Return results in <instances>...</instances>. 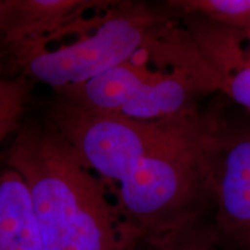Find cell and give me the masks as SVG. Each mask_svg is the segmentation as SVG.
Returning a JSON list of instances; mask_svg holds the SVG:
<instances>
[{"label": "cell", "instance_id": "obj_3", "mask_svg": "<svg viewBox=\"0 0 250 250\" xmlns=\"http://www.w3.org/2000/svg\"><path fill=\"white\" fill-rule=\"evenodd\" d=\"M224 85L225 78L212 68H151L126 62L86 83L57 92V96L92 110L151 122L201 110L199 100L223 93Z\"/></svg>", "mask_w": 250, "mask_h": 250}, {"label": "cell", "instance_id": "obj_2", "mask_svg": "<svg viewBox=\"0 0 250 250\" xmlns=\"http://www.w3.org/2000/svg\"><path fill=\"white\" fill-rule=\"evenodd\" d=\"M7 165L27 184L44 250H134L143 240L51 124L19 131Z\"/></svg>", "mask_w": 250, "mask_h": 250}, {"label": "cell", "instance_id": "obj_9", "mask_svg": "<svg viewBox=\"0 0 250 250\" xmlns=\"http://www.w3.org/2000/svg\"><path fill=\"white\" fill-rule=\"evenodd\" d=\"M174 7L241 33L250 30V0H189L174 1Z\"/></svg>", "mask_w": 250, "mask_h": 250}, {"label": "cell", "instance_id": "obj_7", "mask_svg": "<svg viewBox=\"0 0 250 250\" xmlns=\"http://www.w3.org/2000/svg\"><path fill=\"white\" fill-rule=\"evenodd\" d=\"M98 1L79 0H13L11 13L1 28L12 46L41 42L44 34L59 29L77 14Z\"/></svg>", "mask_w": 250, "mask_h": 250}, {"label": "cell", "instance_id": "obj_10", "mask_svg": "<svg viewBox=\"0 0 250 250\" xmlns=\"http://www.w3.org/2000/svg\"><path fill=\"white\" fill-rule=\"evenodd\" d=\"M28 99L29 85L26 79H0V146L18 130Z\"/></svg>", "mask_w": 250, "mask_h": 250}, {"label": "cell", "instance_id": "obj_1", "mask_svg": "<svg viewBox=\"0 0 250 250\" xmlns=\"http://www.w3.org/2000/svg\"><path fill=\"white\" fill-rule=\"evenodd\" d=\"M49 120L90 169L116 184L117 210L144 241L211 213L220 116L133 121L57 96Z\"/></svg>", "mask_w": 250, "mask_h": 250}, {"label": "cell", "instance_id": "obj_6", "mask_svg": "<svg viewBox=\"0 0 250 250\" xmlns=\"http://www.w3.org/2000/svg\"><path fill=\"white\" fill-rule=\"evenodd\" d=\"M0 250H44L29 190L11 167L0 171Z\"/></svg>", "mask_w": 250, "mask_h": 250}, {"label": "cell", "instance_id": "obj_5", "mask_svg": "<svg viewBox=\"0 0 250 250\" xmlns=\"http://www.w3.org/2000/svg\"><path fill=\"white\" fill-rule=\"evenodd\" d=\"M211 213L227 250H250V114L220 117L212 162Z\"/></svg>", "mask_w": 250, "mask_h": 250}, {"label": "cell", "instance_id": "obj_4", "mask_svg": "<svg viewBox=\"0 0 250 250\" xmlns=\"http://www.w3.org/2000/svg\"><path fill=\"white\" fill-rule=\"evenodd\" d=\"M168 26L147 5H122L90 35L54 50L40 43L17 46L14 58L27 77L61 92L130 62Z\"/></svg>", "mask_w": 250, "mask_h": 250}, {"label": "cell", "instance_id": "obj_8", "mask_svg": "<svg viewBox=\"0 0 250 250\" xmlns=\"http://www.w3.org/2000/svg\"><path fill=\"white\" fill-rule=\"evenodd\" d=\"M146 250H226L212 213L196 219L165 235L146 241Z\"/></svg>", "mask_w": 250, "mask_h": 250}, {"label": "cell", "instance_id": "obj_13", "mask_svg": "<svg viewBox=\"0 0 250 250\" xmlns=\"http://www.w3.org/2000/svg\"><path fill=\"white\" fill-rule=\"evenodd\" d=\"M226 250H227V249H226Z\"/></svg>", "mask_w": 250, "mask_h": 250}, {"label": "cell", "instance_id": "obj_11", "mask_svg": "<svg viewBox=\"0 0 250 250\" xmlns=\"http://www.w3.org/2000/svg\"><path fill=\"white\" fill-rule=\"evenodd\" d=\"M223 93L250 114V64H239L229 72Z\"/></svg>", "mask_w": 250, "mask_h": 250}, {"label": "cell", "instance_id": "obj_12", "mask_svg": "<svg viewBox=\"0 0 250 250\" xmlns=\"http://www.w3.org/2000/svg\"><path fill=\"white\" fill-rule=\"evenodd\" d=\"M12 6H13V0H0V30L7 21Z\"/></svg>", "mask_w": 250, "mask_h": 250}]
</instances>
